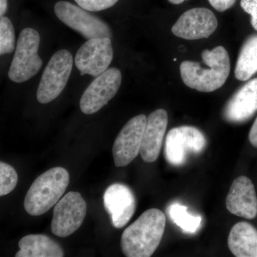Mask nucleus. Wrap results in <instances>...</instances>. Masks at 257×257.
<instances>
[{"mask_svg": "<svg viewBox=\"0 0 257 257\" xmlns=\"http://www.w3.org/2000/svg\"><path fill=\"white\" fill-rule=\"evenodd\" d=\"M204 68L197 62L184 61L180 64V74L184 84L201 92H211L224 85L230 73V60L227 51L219 46L202 53Z\"/></svg>", "mask_w": 257, "mask_h": 257, "instance_id": "obj_1", "label": "nucleus"}, {"mask_svg": "<svg viewBox=\"0 0 257 257\" xmlns=\"http://www.w3.org/2000/svg\"><path fill=\"white\" fill-rule=\"evenodd\" d=\"M165 225L166 216L160 209L145 211L123 232V253L127 257L151 256L162 241Z\"/></svg>", "mask_w": 257, "mask_h": 257, "instance_id": "obj_2", "label": "nucleus"}, {"mask_svg": "<svg viewBox=\"0 0 257 257\" xmlns=\"http://www.w3.org/2000/svg\"><path fill=\"white\" fill-rule=\"evenodd\" d=\"M69 184V174L63 167H54L39 176L25 197V210L32 216H40L57 204Z\"/></svg>", "mask_w": 257, "mask_h": 257, "instance_id": "obj_3", "label": "nucleus"}, {"mask_svg": "<svg viewBox=\"0 0 257 257\" xmlns=\"http://www.w3.org/2000/svg\"><path fill=\"white\" fill-rule=\"evenodd\" d=\"M40 37L37 30L24 29L19 36L8 76L13 82H26L38 73L42 60L38 55Z\"/></svg>", "mask_w": 257, "mask_h": 257, "instance_id": "obj_4", "label": "nucleus"}, {"mask_svg": "<svg viewBox=\"0 0 257 257\" xmlns=\"http://www.w3.org/2000/svg\"><path fill=\"white\" fill-rule=\"evenodd\" d=\"M73 66V58L68 50L57 51L51 57L42 74L37 92V99L47 104L56 99L67 85Z\"/></svg>", "mask_w": 257, "mask_h": 257, "instance_id": "obj_5", "label": "nucleus"}, {"mask_svg": "<svg viewBox=\"0 0 257 257\" xmlns=\"http://www.w3.org/2000/svg\"><path fill=\"white\" fill-rule=\"evenodd\" d=\"M56 16L69 28L78 32L87 40L111 38L110 28L102 20L89 14L87 10L69 3L58 2L55 5Z\"/></svg>", "mask_w": 257, "mask_h": 257, "instance_id": "obj_6", "label": "nucleus"}, {"mask_svg": "<svg viewBox=\"0 0 257 257\" xmlns=\"http://www.w3.org/2000/svg\"><path fill=\"white\" fill-rule=\"evenodd\" d=\"M207 140L204 134L192 126H181L169 132L165 142V157L174 166L183 165L189 154L201 153Z\"/></svg>", "mask_w": 257, "mask_h": 257, "instance_id": "obj_7", "label": "nucleus"}, {"mask_svg": "<svg viewBox=\"0 0 257 257\" xmlns=\"http://www.w3.org/2000/svg\"><path fill=\"white\" fill-rule=\"evenodd\" d=\"M87 210V203L80 193H67L54 209L51 225L52 233L59 237L70 236L82 226Z\"/></svg>", "mask_w": 257, "mask_h": 257, "instance_id": "obj_8", "label": "nucleus"}, {"mask_svg": "<svg viewBox=\"0 0 257 257\" xmlns=\"http://www.w3.org/2000/svg\"><path fill=\"white\" fill-rule=\"evenodd\" d=\"M121 83V74L119 69H106L83 93L79 102L81 111L85 114H92L100 110L116 95Z\"/></svg>", "mask_w": 257, "mask_h": 257, "instance_id": "obj_9", "label": "nucleus"}, {"mask_svg": "<svg viewBox=\"0 0 257 257\" xmlns=\"http://www.w3.org/2000/svg\"><path fill=\"white\" fill-rule=\"evenodd\" d=\"M113 59L110 38H94L83 44L76 54L74 63L81 75L97 77L105 72Z\"/></svg>", "mask_w": 257, "mask_h": 257, "instance_id": "obj_10", "label": "nucleus"}, {"mask_svg": "<svg viewBox=\"0 0 257 257\" xmlns=\"http://www.w3.org/2000/svg\"><path fill=\"white\" fill-rule=\"evenodd\" d=\"M147 117L144 114L132 118L121 128L113 145L112 154L116 167L130 165L139 155Z\"/></svg>", "mask_w": 257, "mask_h": 257, "instance_id": "obj_11", "label": "nucleus"}, {"mask_svg": "<svg viewBox=\"0 0 257 257\" xmlns=\"http://www.w3.org/2000/svg\"><path fill=\"white\" fill-rule=\"evenodd\" d=\"M217 26V19L211 10L197 8L185 12L173 25L172 32L184 40H200L212 35Z\"/></svg>", "mask_w": 257, "mask_h": 257, "instance_id": "obj_12", "label": "nucleus"}, {"mask_svg": "<svg viewBox=\"0 0 257 257\" xmlns=\"http://www.w3.org/2000/svg\"><path fill=\"white\" fill-rule=\"evenodd\" d=\"M104 204L114 227H123L133 217L136 199L133 191L125 184H111L104 194Z\"/></svg>", "mask_w": 257, "mask_h": 257, "instance_id": "obj_13", "label": "nucleus"}, {"mask_svg": "<svg viewBox=\"0 0 257 257\" xmlns=\"http://www.w3.org/2000/svg\"><path fill=\"white\" fill-rule=\"evenodd\" d=\"M226 209L231 214L246 219L257 216V197L254 185L245 176L237 177L230 187L226 199Z\"/></svg>", "mask_w": 257, "mask_h": 257, "instance_id": "obj_14", "label": "nucleus"}, {"mask_svg": "<svg viewBox=\"0 0 257 257\" xmlns=\"http://www.w3.org/2000/svg\"><path fill=\"white\" fill-rule=\"evenodd\" d=\"M257 111V78L251 79L238 89L225 106L226 121L241 124L251 119Z\"/></svg>", "mask_w": 257, "mask_h": 257, "instance_id": "obj_15", "label": "nucleus"}, {"mask_svg": "<svg viewBox=\"0 0 257 257\" xmlns=\"http://www.w3.org/2000/svg\"><path fill=\"white\" fill-rule=\"evenodd\" d=\"M167 124L168 114L165 109H157L147 117L140 152L145 162L152 163L158 158Z\"/></svg>", "mask_w": 257, "mask_h": 257, "instance_id": "obj_16", "label": "nucleus"}, {"mask_svg": "<svg viewBox=\"0 0 257 257\" xmlns=\"http://www.w3.org/2000/svg\"><path fill=\"white\" fill-rule=\"evenodd\" d=\"M228 246L236 257H257V229L246 221L237 223L231 228Z\"/></svg>", "mask_w": 257, "mask_h": 257, "instance_id": "obj_17", "label": "nucleus"}, {"mask_svg": "<svg viewBox=\"0 0 257 257\" xmlns=\"http://www.w3.org/2000/svg\"><path fill=\"white\" fill-rule=\"evenodd\" d=\"M20 251L16 257H62V247L50 237L43 234H30L19 241Z\"/></svg>", "mask_w": 257, "mask_h": 257, "instance_id": "obj_18", "label": "nucleus"}, {"mask_svg": "<svg viewBox=\"0 0 257 257\" xmlns=\"http://www.w3.org/2000/svg\"><path fill=\"white\" fill-rule=\"evenodd\" d=\"M257 72V35L248 37L240 50L235 77L238 80L247 81Z\"/></svg>", "mask_w": 257, "mask_h": 257, "instance_id": "obj_19", "label": "nucleus"}, {"mask_svg": "<svg viewBox=\"0 0 257 257\" xmlns=\"http://www.w3.org/2000/svg\"><path fill=\"white\" fill-rule=\"evenodd\" d=\"M167 212L172 221L184 232L194 234L202 224V216L192 215L188 212V208L179 203L171 204Z\"/></svg>", "mask_w": 257, "mask_h": 257, "instance_id": "obj_20", "label": "nucleus"}, {"mask_svg": "<svg viewBox=\"0 0 257 257\" xmlns=\"http://www.w3.org/2000/svg\"><path fill=\"white\" fill-rule=\"evenodd\" d=\"M14 27L9 18L2 17L0 20V55L13 53L15 50Z\"/></svg>", "mask_w": 257, "mask_h": 257, "instance_id": "obj_21", "label": "nucleus"}, {"mask_svg": "<svg viewBox=\"0 0 257 257\" xmlns=\"http://www.w3.org/2000/svg\"><path fill=\"white\" fill-rule=\"evenodd\" d=\"M18 182V175L11 165L0 162V196L7 195L14 190Z\"/></svg>", "mask_w": 257, "mask_h": 257, "instance_id": "obj_22", "label": "nucleus"}, {"mask_svg": "<svg viewBox=\"0 0 257 257\" xmlns=\"http://www.w3.org/2000/svg\"><path fill=\"white\" fill-rule=\"evenodd\" d=\"M83 9L89 12H99L114 6L119 0H74Z\"/></svg>", "mask_w": 257, "mask_h": 257, "instance_id": "obj_23", "label": "nucleus"}, {"mask_svg": "<svg viewBox=\"0 0 257 257\" xmlns=\"http://www.w3.org/2000/svg\"><path fill=\"white\" fill-rule=\"evenodd\" d=\"M241 8L243 11L251 15V24L257 31V0H241Z\"/></svg>", "mask_w": 257, "mask_h": 257, "instance_id": "obj_24", "label": "nucleus"}, {"mask_svg": "<svg viewBox=\"0 0 257 257\" xmlns=\"http://www.w3.org/2000/svg\"><path fill=\"white\" fill-rule=\"evenodd\" d=\"M209 4L219 13H223L231 8L236 3V0H208Z\"/></svg>", "mask_w": 257, "mask_h": 257, "instance_id": "obj_25", "label": "nucleus"}, {"mask_svg": "<svg viewBox=\"0 0 257 257\" xmlns=\"http://www.w3.org/2000/svg\"><path fill=\"white\" fill-rule=\"evenodd\" d=\"M248 140L253 147L257 148V117L250 130L249 134H248Z\"/></svg>", "mask_w": 257, "mask_h": 257, "instance_id": "obj_26", "label": "nucleus"}, {"mask_svg": "<svg viewBox=\"0 0 257 257\" xmlns=\"http://www.w3.org/2000/svg\"><path fill=\"white\" fill-rule=\"evenodd\" d=\"M7 10H8V0H0V16L1 18L6 13Z\"/></svg>", "mask_w": 257, "mask_h": 257, "instance_id": "obj_27", "label": "nucleus"}, {"mask_svg": "<svg viewBox=\"0 0 257 257\" xmlns=\"http://www.w3.org/2000/svg\"><path fill=\"white\" fill-rule=\"evenodd\" d=\"M170 3L174 5H179L183 3L184 1H187V0H168Z\"/></svg>", "mask_w": 257, "mask_h": 257, "instance_id": "obj_28", "label": "nucleus"}]
</instances>
